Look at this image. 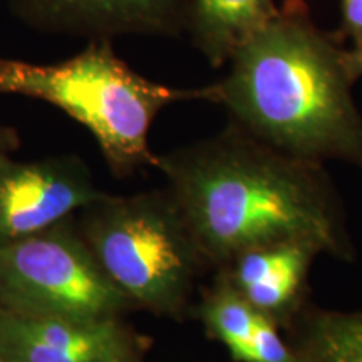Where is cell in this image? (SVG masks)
<instances>
[{
    "label": "cell",
    "mask_w": 362,
    "mask_h": 362,
    "mask_svg": "<svg viewBox=\"0 0 362 362\" xmlns=\"http://www.w3.org/2000/svg\"><path fill=\"white\" fill-rule=\"evenodd\" d=\"M103 192L78 158L0 160V243L24 238L71 218Z\"/></svg>",
    "instance_id": "cell-6"
},
{
    "label": "cell",
    "mask_w": 362,
    "mask_h": 362,
    "mask_svg": "<svg viewBox=\"0 0 362 362\" xmlns=\"http://www.w3.org/2000/svg\"><path fill=\"white\" fill-rule=\"evenodd\" d=\"M81 211V235L133 309L173 319L187 312L194 280L208 267L168 189L103 193Z\"/></svg>",
    "instance_id": "cell-4"
},
{
    "label": "cell",
    "mask_w": 362,
    "mask_h": 362,
    "mask_svg": "<svg viewBox=\"0 0 362 362\" xmlns=\"http://www.w3.org/2000/svg\"><path fill=\"white\" fill-rule=\"evenodd\" d=\"M274 320L260 312L253 329L248 362H292V349Z\"/></svg>",
    "instance_id": "cell-13"
},
{
    "label": "cell",
    "mask_w": 362,
    "mask_h": 362,
    "mask_svg": "<svg viewBox=\"0 0 362 362\" xmlns=\"http://www.w3.org/2000/svg\"><path fill=\"white\" fill-rule=\"evenodd\" d=\"M228 62L226 78L202 88L200 99L223 106L232 123L272 148L362 170V115L346 51L314 24L304 0H285Z\"/></svg>",
    "instance_id": "cell-2"
},
{
    "label": "cell",
    "mask_w": 362,
    "mask_h": 362,
    "mask_svg": "<svg viewBox=\"0 0 362 362\" xmlns=\"http://www.w3.org/2000/svg\"><path fill=\"white\" fill-rule=\"evenodd\" d=\"M138 349L119 317L34 315L0 307V362H112Z\"/></svg>",
    "instance_id": "cell-7"
},
{
    "label": "cell",
    "mask_w": 362,
    "mask_h": 362,
    "mask_svg": "<svg viewBox=\"0 0 362 362\" xmlns=\"http://www.w3.org/2000/svg\"><path fill=\"white\" fill-rule=\"evenodd\" d=\"M0 307L84 320L112 319L133 309L71 218L0 243Z\"/></svg>",
    "instance_id": "cell-5"
},
{
    "label": "cell",
    "mask_w": 362,
    "mask_h": 362,
    "mask_svg": "<svg viewBox=\"0 0 362 362\" xmlns=\"http://www.w3.org/2000/svg\"><path fill=\"white\" fill-rule=\"evenodd\" d=\"M188 0H12L27 25L49 33L110 39L119 34L176 35L185 30Z\"/></svg>",
    "instance_id": "cell-8"
},
{
    "label": "cell",
    "mask_w": 362,
    "mask_h": 362,
    "mask_svg": "<svg viewBox=\"0 0 362 362\" xmlns=\"http://www.w3.org/2000/svg\"><path fill=\"white\" fill-rule=\"evenodd\" d=\"M285 330L292 362H362V310L307 304Z\"/></svg>",
    "instance_id": "cell-11"
},
{
    "label": "cell",
    "mask_w": 362,
    "mask_h": 362,
    "mask_svg": "<svg viewBox=\"0 0 362 362\" xmlns=\"http://www.w3.org/2000/svg\"><path fill=\"white\" fill-rule=\"evenodd\" d=\"M0 94H19L59 107L96 138L117 176L155 166L149 129L163 107L200 99V89H173L131 69L110 39H93L78 56L57 64L0 59Z\"/></svg>",
    "instance_id": "cell-3"
},
{
    "label": "cell",
    "mask_w": 362,
    "mask_h": 362,
    "mask_svg": "<svg viewBox=\"0 0 362 362\" xmlns=\"http://www.w3.org/2000/svg\"><path fill=\"white\" fill-rule=\"evenodd\" d=\"M342 27L337 34L339 39L351 37L352 40L362 39V0H342Z\"/></svg>",
    "instance_id": "cell-14"
},
{
    "label": "cell",
    "mask_w": 362,
    "mask_h": 362,
    "mask_svg": "<svg viewBox=\"0 0 362 362\" xmlns=\"http://www.w3.org/2000/svg\"><path fill=\"white\" fill-rule=\"evenodd\" d=\"M155 166L208 269L291 242L354 260L341 198L324 163L272 148L230 121L214 138L156 156Z\"/></svg>",
    "instance_id": "cell-1"
},
{
    "label": "cell",
    "mask_w": 362,
    "mask_h": 362,
    "mask_svg": "<svg viewBox=\"0 0 362 362\" xmlns=\"http://www.w3.org/2000/svg\"><path fill=\"white\" fill-rule=\"evenodd\" d=\"M320 253L307 243H279L235 257L218 275L250 304L287 329L309 304V275Z\"/></svg>",
    "instance_id": "cell-9"
},
{
    "label": "cell",
    "mask_w": 362,
    "mask_h": 362,
    "mask_svg": "<svg viewBox=\"0 0 362 362\" xmlns=\"http://www.w3.org/2000/svg\"><path fill=\"white\" fill-rule=\"evenodd\" d=\"M346 64L352 79L362 78V39L356 40L351 51H346Z\"/></svg>",
    "instance_id": "cell-15"
},
{
    "label": "cell",
    "mask_w": 362,
    "mask_h": 362,
    "mask_svg": "<svg viewBox=\"0 0 362 362\" xmlns=\"http://www.w3.org/2000/svg\"><path fill=\"white\" fill-rule=\"evenodd\" d=\"M197 315L211 337L226 347L233 361L248 362L253 329L260 312L255 310L228 280L216 275L214 287L197 307Z\"/></svg>",
    "instance_id": "cell-12"
},
{
    "label": "cell",
    "mask_w": 362,
    "mask_h": 362,
    "mask_svg": "<svg viewBox=\"0 0 362 362\" xmlns=\"http://www.w3.org/2000/svg\"><path fill=\"white\" fill-rule=\"evenodd\" d=\"M17 146H19V136H17L16 129L0 124V160L11 156Z\"/></svg>",
    "instance_id": "cell-16"
},
{
    "label": "cell",
    "mask_w": 362,
    "mask_h": 362,
    "mask_svg": "<svg viewBox=\"0 0 362 362\" xmlns=\"http://www.w3.org/2000/svg\"><path fill=\"white\" fill-rule=\"evenodd\" d=\"M112 362H139L138 349L133 351V352H129V354L119 357V359H116V361H112Z\"/></svg>",
    "instance_id": "cell-17"
},
{
    "label": "cell",
    "mask_w": 362,
    "mask_h": 362,
    "mask_svg": "<svg viewBox=\"0 0 362 362\" xmlns=\"http://www.w3.org/2000/svg\"><path fill=\"white\" fill-rule=\"evenodd\" d=\"M277 12L274 0H188L185 30L208 62L220 67Z\"/></svg>",
    "instance_id": "cell-10"
}]
</instances>
